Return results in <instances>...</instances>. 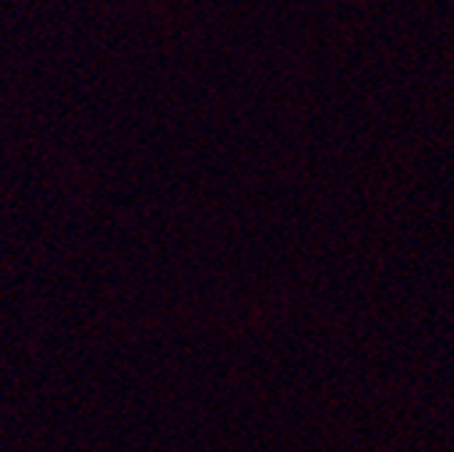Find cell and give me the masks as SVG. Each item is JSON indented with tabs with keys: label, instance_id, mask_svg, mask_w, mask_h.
Masks as SVG:
<instances>
[]
</instances>
